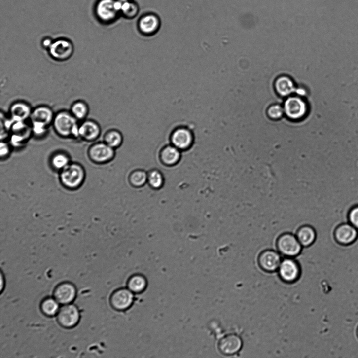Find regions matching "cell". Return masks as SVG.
Segmentation results:
<instances>
[{
  "label": "cell",
  "mask_w": 358,
  "mask_h": 358,
  "mask_svg": "<svg viewBox=\"0 0 358 358\" xmlns=\"http://www.w3.org/2000/svg\"><path fill=\"white\" fill-rule=\"evenodd\" d=\"M52 125L55 132L61 137L79 136L78 121L70 112L62 111L55 114Z\"/></svg>",
  "instance_id": "6da1fadb"
},
{
  "label": "cell",
  "mask_w": 358,
  "mask_h": 358,
  "mask_svg": "<svg viewBox=\"0 0 358 358\" xmlns=\"http://www.w3.org/2000/svg\"><path fill=\"white\" fill-rule=\"evenodd\" d=\"M278 252L286 257H295L300 254L303 246L296 236L290 233H285L278 238L277 241Z\"/></svg>",
  "instance_id": "7a4b0ae2"
},
{
  "label": "cell",
  "mask_w": 358,
  "mask_h": 358,
  "mask_svg": "<svg viewBox=\"0 0 358 358\" xmlns=\"http://www.w3.org/2000/svg\"><path fill=\"white\" fill-rule=\"evenodd\" d=\"M279 277L286 284H293L301 276L300 264L293 257H286L282 260L278 270Z\"/></svg>",
  "instance_id": "3957f363"
},
{
  "label": "cell",
  "mask_w": 358,
  "mask_h": 358,
  "mask_svg": "<svg viewBox=\"0 0 358 358\" xmlns=\"http://www.w3.org/2000/svg\"><path fill=\"white\" fill-rule=\"evenodd\" d=\"M49 56L55 61L64 62L68 61L72 56L74 47L71 41L59 39L53 41L48 50Z\"/></svg>",
  "instance_id": "277c9868"
},
{
  "label": "cell",
  "mask_w": 358,
  "mask_h": 358,
  "mask_svg": "<svg viewBox=\"0 0 358 358\" xmlns=\"http://www.w3.org/2000/svg\"><path fill=\"white\" fill-rule=\"evenodd\" d=\"M282 261L281 254L273 250H266L258 257V264L264 272L273 273L278 270Z\"/></svg>",
  "instance_id": "5b68a950"
},
{
  "label": "cell",
  "mask_w": 358,
  "mask_h": 358,
  "mask_svg": "<svg viewBox=\"0 0 358 358\" xmlns=\"http://www.w3.org/2000/svg\"><path fill=\"white\" fill-rule=\"evenodd\" d=\"M84 179V172L81 166L77 164L68 165L61 174L63 184L69 187L79 186Z\"/></svg>",
  "instance_id": "8992f818"
},
{
  "label": "cell",
  "mask_w": 358,
  "mask_h": 358,
  "mask_svg": "<svg viewBox=\"0 0 358 358\" xmlns=\"http://www.w3.org/2000/svg\"><path fill=\"white\" fill-rule=\"evenodd\" d=\"M122 4L118 0H102L97 6L99 18L104 22L112 21L121 11Z\"/></svg>",
  "instance_id": "52a82bcc"
},
{
  "label": "cell",
  "mask_w": 358,
  "mask_h": 358,
  "mask_svg": "<svg viewBox=\"0 0 358 358\" xmlns=\"http://www.w3.org/2000/svg\"><path fill=\"white\" fill-rule=\"evenodd\" d=\"M334 237L336 243L343 246L354 244L358 237V230L351 223L340 224L335 230Z\"/></svg>",
  "instance_id": "ba28073f"
},
{
  "label": "cell",
  "mask_w": 358,
  "mask_h": 358,
  "mask_svg": "<svg viewBox=\"0 0 358 358\" xmlns=\"http://www.w3.org/2000/svg\"><path fill=\"white\" fill-rule=\"evenodd\" d=\"M243 346V341L240 337L236 334H229L220 339L218 348L223 355L232 356L238 354Z\"/></svg>",
  "instance_id": "9c48e42d"
},
{
  "label": "cell",
  "mask_w": 358,
  "mask_h": 358,
  "mask_svg": "<svg viewBox=\"0 0 358 358\" xmlns=\"http://www.w3.org/2000/svg\"><path fill=\"white\" fill-rule=\"evenodd\" d=\"M134 301V296L129 289L120 288L112 294L110 302L114 309L117 311L127 310Z\"/></svg>",
  "instance_id": "30bf717a"
},
{
  "label": "cell",
  "mask_w": 358,
  "mask_h": 358,
  "mask_svg": "<svg viewBox=\"0 0 358 358\" xmlns=\"http://www.w3.org/2000/svg\"><path fill=\"white\" fill-rule=\"evenodd\" d=\"M80 314L77 307L73 305L64 306L58 314V321L66 328H71L78 322Z\"/></svg>",
  "instance_id": "8fae6325"
},
{
  "label": "cell",
  "mask_w": 358,
  "mask_h": 358,
  "mask_svg": "<svg viewBox=\"0 0 358 358\" xmlns=\"http://www.w3.org/2000/svg\"><path fill=\"white\" fill-rule=\"evenodd\" d=\"M285 110L290 119L297 120L303 117L307 111L306 104L301 98L291 97L285 103Z\"/></svg>",
  "instance_id": "7c38bea8"
},
{
  "label": "cell",
  "mask_w": 358,
  "mask_h": 358,
  "mask_svg": "<svg viewBox=\"0 0 358 358\" xmlns=\"http://www.w3.org/2000/svg\"><path fill=\"white\" fill-rule=\"evenodd\" d=\"M171 141L174 146L178 149H186L193 143V133L186 127H179L173 132Z\"/></svg>",
  "instance_id": "4fadbf2b"
},
{
  "label": "cell",
  "mask_w": 358,
  "mask_h": 358,
  "mask_svg": "<svg viewBox=\"0 0 358 358\" xmlns=\"http://www.w3.org/2000/svg\"><path fill=\"white\" fill-rule=\"evenodd\" d=\"M55 115L51 107L39 106L32 109L30 120L31 123H42L48 127L52 124Z\"/></svg>",
  "instance_id": "5bb4252c"
},
{
  "label": "cell",
  "mask_w": 358,
  "mask_h": 358,
  "mask_svg": "<svg viewBox=\"0 0 358 358\" xmlns=\"http://www.w3.org/2000/svg\"><path fill=\"white\" fill-rule=\"evenodd\" d=\"M160 21L159 18L154 14H148L144 16L139 21V30L142 34L144 36H151L155 34L159 30Z\"/></svg>",
  "instance_id": "9a60e30c"
},
{
  "label": "cell",
  "mask_w": 358,
  "mask_h": 358,
  "mask_svg": "<svg viewBox=\"0 0 358 358\" xmlns=\"http://www.w3.org/2000/svg\"><path fill=\"white\" fill-rule=\"evenodd\" d=\"M32 111V108L27 103L16 102L10 107V118L14 121L26 122L30 119Z\"/></svg>",
  "instance_id": "2e32d148"
},
{
  "label": "cell",
  "mask_w": 358,
  "mask_h": 358,
  "mask_svg": "<svg viewBox=\"0 0 358 358\" xmlns=\"http://www.w3.org/2000/svg\"><path fill=\"white\" fill-rule=\"evenodd\" d=\"M76 295V290L70 283H64L55 289L54 296L56 300L61 304H68L73 301Z\"/></svg>",
  "instance_id": "e0dca14e"
},
{
  "label": "cell",
  "mask_w": 358,
  "mask_h": 358,
  "mask_svg": "<svg viewBox=\"0 0 358 358\" xmlns=\"http://www.w3.org/2000/svg\"><path fill=\"white\" fill-rule=\"evenodd\" d=\"M99 125L93 120H84L79 125V137L87 141H94L101 135Z\"/></svg>",
  "instance_id": "ac0fdd59"
},
{
  "label": "cell",
  "mask_w": 358,
  "mask_h": 358,
  "mask_svg": "<svg viewBox=\"0 0 358 358\" xmlns=\"http://www.w3.org/2000/svg\"><path fill=\"white\" fill-rule=\"evenodd\" d=\"M113 148L106 143H98L91 148L90 155L92 159L98 162L110 160L113 157Z\"/></svg>",
  "instance_id": "d6986e66"
},
{
  "label": "cell",
  "mask_w": 358,
  "mask_h": 358,
  "mask_svg": "<svg viewBox=\"0 0 358 358\" xmlns=\"http://www.w3.org/2000/svg\"><path fill=\"white\" fill-rule=\"evenodd\" d=\"M296 237L303 247H309L315 243L317 234L313 227L304 225L298 229Z\"/></svg>",
  "instance_id": "ffe728a7"
},
{
  "label": "cell",
  "mask_w": 358,
  "mask_h": 358,
  "mask_svg": "<svg viewBox=\"0 0 358 358\" xmlns=\"http://www.w3.org/2000/svg\"><path fill=\"white\" fill-rule=\"evenodd\" d=\"M147 286V281L143 275L136 274L132 275L127 283L128 289L132 293L139 294L143 292Z\"/></svg>",
  "instance_id": "44dd1931"
},
{
  "label": "cell",
  "mask_w": 358,
  "mask_h": 358,
  "mask_svg": "<svg viewBox=\"0 0 358 358\" xmlns=\"http://www.w3.org/2000/svg\"><path fill=\"white\" fill-rule=\"evenodd\" d=\"M89 111L88 105L84 101H78L72 104L70 112L79 121L85 120Z\"/></svg>",
  "instance_id": "7402d4cb"
},
{
  "label": "cell",
  "mask_w": 358,
  "mask_h": 358,
  "mask_svg": "<svg viewBox=\"0 0 358 358\" xmlns=\"http://www.w3.org/2000/svg\"><path fill=\"white\" fill-rule=\"evenodd\" d=\"M276 87L278 93L283 96L289 95L295 89L292 81L286 77L279 78L276 81Z\"/></svg>",
  "instance_id": "603a6c76"
},
{
  "label": "cell",
  "mask_w": 358,
  "mask_h": 358,
  "mask_svg": "<svg viewBox=\"0 0 358 358\" xmlns=\"http://www.w3.org/2000/svg\"><path fill=\"white\" fill-rule=\"evenodd\" d=\"M162 157L166 164L174 165L179 161L180 153L176 147L169 146L164 149Z\"/></svg>",
  "instance_id": "cb8c5ba5"
},
{
  "label": "cell",
  "mask_w": 358,
  "mask_h": 358,
  "mask_svg": "<svg viewBox=\"0 0 358 358\" xmlns=\"http://www.w3.org/2000/svg\"><path fill=\"white\" fill-rule=\"evenodd\" d=\"M105 143L112 148L119 146L122 142L121 133L116 130L108 131L104 137Z\"/></svg>",
  "instance_id": "d4e9b609"
},
{
  "label": "cell",
  "mask_w": 358,
  "mask_h": 358,
  "mask_svg": "<svg viewBox=\"0 0 358 358\" xmlns=\"http://www.w3.org/2000/svg\"><path fill=\"white\" fill-rule=\"evenodd\" d=\"M41 311L47 316L55 315L59 310L58 302L53 298H47L44 300L41 306Z\"/></svg>",
  "instance_id": "484cf974"
},
{
  "label": "cell",
  "mask_w": 358,
  "mask_h": 358,
  "mask_svg": "<svg viewBox=\"0 0 358 358\" xmlns=\"http://www.w3.org/2000/svg\"><path fill=\"white\" fill-rule=\"evenodd\" d=\"M122 14L128 19L136 17L139 12V7L137 4L129 1L122 2L121 11Z\"/></svg>",
  "instance_id": "4316f807"
},
{
  "label": "cell",
  "mask_w": 358,
  "mask_h": 358,
  "mask_svg": "<svg viewBox=\"0 0 358 358\" xmlns=\"http://www.w3.org/2000/svg\"><path fill=\"white\" fill-rule=\"evenodd\" d=\"M149 184L155 188H160L163 184L162 175L158 171H153L148 177Z\"/></svg>",
  "instance_id": "83f0119b"
},
{
  "label": "cell",
  "mask_w": 358,
  "mask_h": 358,
  "mask_svg": "<svg viewBox=\"0 0 358 358\" xmlns=\"http://www.w3.org/2000/svg\"><path fill=\"white\" fill-rule=\"evenodd\" d=\"M146 180V174L143 171H138L133 173L131 178V181L132 184L138 187L143 186Z\"/></svg>",
  "instance_id": "f1b7e54d"
},
{
  "label": "cell",
  "mask_w": 358,
  "mask_h": 358,
  "mask_svg": "<svg viewBox=\"0 0 358 358\" xmlns=\"http://www.w3.org/2000/svg\"><path fill=\"white\" fill-rule=\"evenodd\" d=\"M68 157L63 154L56 155L53 160V164L57 169H64L68 165Z\"/></svg>",
  "instance_id": "f546056e"
},
{
  "label": "cell",
  "mask_w": 358,
  "mask_h": 358,
  "mask_svg": "<svg viewBox=\"0 0 358 358\" xmlns=\"http://www.w3.org/2000/svg\"><path fill=\"white\" fill-rule=\"evenodd\" d=\"M349 223L358 230V205L353 207L348 214Z\"/></svg>",
  "instance_id": "4dcf8cb0"
},
{
  "label": "cell",
  "mask_w": 358,
  "mask_h": 358,
  "mask_svg": "<svg viewBox=\"0 0 358 358\" xmlns=\"http://www.w3.org/2000/svg\"><path fill=\"white\" fill-rule=\"evenodd\" d=\"M282 108L278 105H275L271 107L268 111L270 117L273 119H278L281 117L283 115Z\"/></svg>",
  "instance_id": "1f68e13d"
},
{
  "label": "cell",
  "mask_w": 358,
  "mask_h": 358,
  "mask_svg": "<svg viewBox=\"0 0 358 358\" xmlns=\"http://www.w3.org/2000/svg\"><path fill=\"white\" fill-rule=\"evenodd\" d=\"M32 123V129L34 133L37 135H42L45 133L48 128L45 124L37 122H33Z\"/></svg>",
  "instance_id": "d6a6232c"
},
{
  "label": "cell",
  "mask_w": 358,
  "mask_h": 358,
  "mask_svg": "<svg viewBox=\"0 0 358 358\" xmlns=\"http://www.w3.org/2000/svg\"><path fill=\"white\" fill-rule=\"evenodd\" d=\"M53 41L49 38H46L41 41V46L44 49L48 50L50 47L51 46Z\"/></svg>",
  "instance_id": "836d02e7"
},
{
  "label": "cell",
  "mask_w": 358,
  "mask_h": 358,
  "mask_svg": "<svg viewBox=\"0 0 358 358\" xmlns=\"http://www.w3.org/2000/svg\"><path fill=\"white\" fill-rule=\"evenodd\" d=\"M9 152V147L4 143L1 144V156L6 155Z\"/></svg>",
  "instance_id": "e575fe53"
},
{
  "label": "cell",
  "mask_w": 358,
  "mask_h": 358,
  "mask_svg": "<svg viewBox=\"0 0 358 358\" xmlns=\"http://www.w3.org/2000/svg\"><path fill=\"white\" fill-rule=\"evenodd\" d=\"M297 93L298 94L300 95H305V93L304 90L299 89L297 91Z\"/></svg>",
  "instance_id": "d590c367"
},
{
  "label": "cell",
  "mask_w": 358,
  "mask_h": 358,
  "mask_svg": "<svg viewBox=\"0 0 358 358\" xmlns=\"http://www.w3.org/2000/svg\"><path fill=\"white\" fill-rule=\"evenodd\" d=\"M118 1H121L122 2H124L130 1V0H118Z\"/></svg>",
  "instance_id": "8d00e7d4"
},
{
  "label": "cell",
  "mask_w": 358,
  "mask_h": 358,
  "mask_svg": "<svg viewBox=\"0 0 358 358\" xmlns=\"http://www.w3.org/2000/svg\"><path fill=\"white\" fill-rule=\"evenodd\" d=\"M357 336H358V329H357Z\"/></svg>",
  "instance_id": "74e56055"
}]
</instances>
